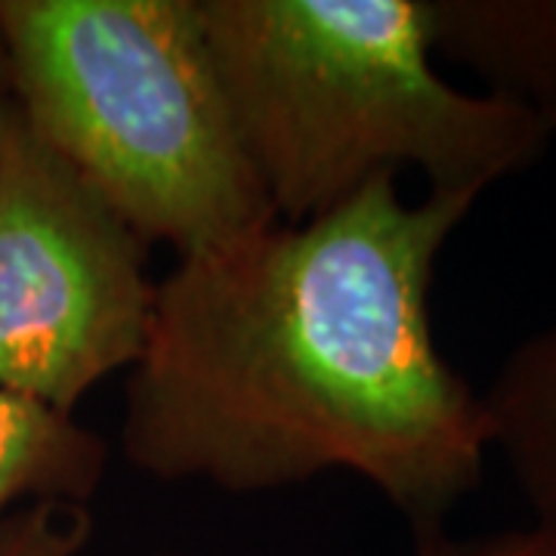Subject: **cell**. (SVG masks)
<instances>
[{
  "label": "cell",
  "mask_w": 556,
  "mask_h": 556,
  "mask_svg": "<svg viewBox=\"0 0 556 556\" xmlns=\"http://www.w3.org/2000/svg\"><path fill=\"white\" fill-rule=\"evenodd\" d=\"M10 100V80H7V68H3V53H0V112Z\"/></svg>",
  "instance_id": "30bf717a"
},
{
  "label": "cell",
  "mask_w": 556,
  "mask_h": 556,
  "mask_svg": "<svg viewBox=\"0 0 556 556\" xmlns=\"http://www.w3.org/2000/svg\"><path fill=\"white\" fill-rule=\"evenodd\" d=\"M489 448H497L535 526L556 538V321L519 343L482 393Z\"/></svg>",
  "instance_id": "8992f818"
},
{
  "label": "cell",
  "mask_w": 556,
  "mask_h": 556,
  "mask_svg": "<svg viewBox=\"0 0 556 556\" xmlns=\"http://www.w3.org/2000/svg\"><path fill=\"white\" fill-rule=\"evenodd\" d=\"M477 201H405L387 174L316 219L177 257L124 387V460L229 495L343 470L412 535L445 529L492 452L430 318L437 260Z\"/></svg>",
  "instance_id": "6da1fadb"
},
{
  "label": "cell",
  "mask_w": 556,
  "mask_h": 556,
  "mask_svg": "<svg viewBox=\"0 0 556 556\" xmlns=\"http://www.w3.org/2000/svg\"><path fill=\"white\" fill-rule=\"evenodd\" d=\"M109 473V445L75 415L0 390V519L25 504H90Z\"/></svg>",
  "instance_id": "52a82bcc"
},
{
  "label": "cell",
  "mask_w": 556,
  "mask_h": 556,
  "mask_svg": "<svg viewBox=\"0 0 556 556\" xmlns=\"http://www.w3.org/2000/svg\"><path fill=\"white\" fill-rule=\"evenodd\" d=\"M244 152L273 214L306 223L378 177L482 195L554 134L522 102L439 75L430 0H199Z\"/></svg>",
  "instance_id": "7a4b0ae2"
},
{
  "label": "cell",
  "mask_w": 556,
  "mask_h": 556,
  "mask_svg": "<svg viewBox=\"0 0 556 556\" xmlns=\"http://www.w3.org/2000/svg\"><path fill=\"white\" fill-rule=\"evenodd\" d=\"M415 538L412 556H556V538L532 529H507L492 535L455 538L445 529H430Z\"/></svg>",
  "instance_id": "9c48e42d"
},
{
  "label": "cell",
  "mask_w": 556,
  "mask_h": 556,
  "mask_svg": "<svg viewBox=\"0 0 556 556\" xmlns=\"http://www.w3.org/2000/svg\"><path fill=\"white\" fill-rule=\"evenodd\" d=\"M146 254L10 97L0 112V390L75 415L102 378L134 368L155 303Z\"/></svg>",
  "instance_id": "277c9868"
},
{
  "label": "cell",
  "mask_w": 556,
  "mask_h": 556,
  "mask_svg": "<svg viewBox=\"0 0 556 556\" xmlns=\"http://www.w3.org/2000/svg\"><path fill=\"white\" fill-rule=\"evenodd\" d=\"M93 538L84 504L38 501L0 519V556H80Z\"/></svg>",
  "instance_id": "ba28073f"
},
{
  "label": "cell",
  "mask_w": 556,
  "mask_h": 556,
  "mask_svg": "<svg viewBox=\"0 0 556 556\" xmlns=\"http://www.w3.org/2000/svg\"><path fill=\"white\" fill-rule=\"evenodd\" d=\"M10 97L146 244L177 257L276 223L199 0H0Z\"/></svg>",
  "instance_id": "3957f363"
},
{
  "label": "cell",
  "mask_w": 556,
  "mask_h": 556,
  "mask_svg": "<svg viewBox=\"0 0 556 556\" xmlns=\"http://www.w3.org/2000/svg\"><path fill=\"white\" fill-rule=\"evenodd\" d=\"M433 47L556 137V0H430Z\"/></svg>",
  "instance_id": "5b68a950"
}]
</instances>
